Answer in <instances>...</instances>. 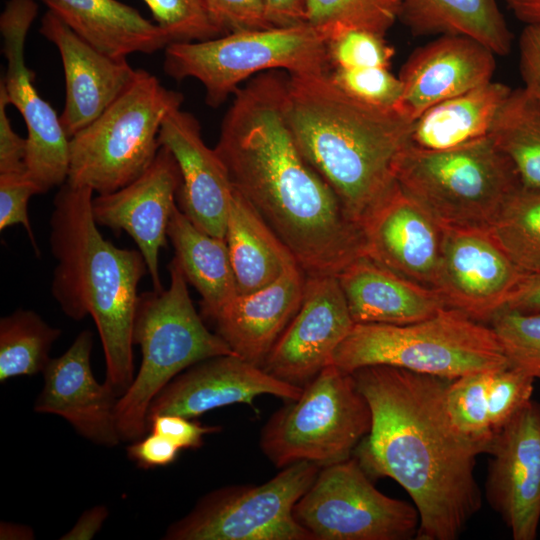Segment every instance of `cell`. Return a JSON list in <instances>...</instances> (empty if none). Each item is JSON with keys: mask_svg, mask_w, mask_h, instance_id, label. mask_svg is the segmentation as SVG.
Listing matches in <instances>:
<instances>
[{"mask_svg": "<svg viewBox=\"0 0 540 540\" xmlns=\"http://www.w3.org/2000/svg\"><path fill=\"white\" fill-rule=\"evenodd\" d=\"M267 20L272 28H287L306 23L305 0H264Z\"/></svg>", "mask_w": 540, "mask_h": 540, "instance_id": "46", "label": "cell"}, {"mask_svg": "<svg viewBox=\"0 0 540 540\" xmlns=\"http://www.w3.org/2000/svg\"><path fill=\"white\" fill-rule=\"evenodd\" d=\"M399 19L415 36H466L499 56L512 47V33L496 0H400Z\"/></svg>", "mask_w": 540, "mask_h": 540, "instance_id": "31", "label": "cell"}, {"mask_svg": "<svg viewBox=\"0 0 540 540\" xmlns=\"http://www.w3.org/2000/svg\"><path fill=\"white\" fill-rule=\"evenodd\" d=\"M39 1L83 40L115 58L151 54L171 43L157 23L118 0Z\"/></svg>", "mask_w": 540, "mask_h": 540, "instance_id": "27", "label": "cell"}, {"mask_svg": "<svg viewBox=\"0 0 540 540\" xmlns=\"http://www.w3.org/2000/svg\"><path fill=\"white\" fill-rule=\"evenodd\" d=\"M396 180L444 227L490 228L522 187L514 165L490 136L441 151L410 144Z\"/></svg>", "mask_w": 540, "mask_h": 540, "instance_id": "8", "label": "cell"}, {"mask_svg": "<svg viewBox=\"0 0 540 540\" xmlns=\"http://www.w3.org/2000/svg\"><path fill=\"white\" fill-rule=\"evenodd\" d=\"M331 364L349 373L388 365L454 380L510 363L490 326L445 308L411 324L355 323Z\"/></svg>", "mask_w": 540, "mask_h": 540, "instance_id": "6", "label": "cell"}, {"mask_svg": "<svg viewBox=\"0 0 540 540\" xmlns=\"http://www.w3.org/2000/svg\"><path fill=\"white\" fill-rule=\"evenodd\" d=\"M354 324L337 276L306 275L301 305L261 368L303 389L331 364Z\"/></svg>", "mask_w": 540, "mask_h": 540, "instance_id": "16", "label": "cell"}, {"mask_svg": "<svg viewBox=\"0 0 540 540\" xmlns=\"http://www.w3.org/2000/svg\"><path fill=\"white\" fill-rule=\"evenodd\" d=\"M33 310L17 309L0 320V382L43 372L61 336Z\"/></svg>", "mask_w": 540, "mask_h": 540, "instance_id": "33", "label": "cell"}, {"mask_svg": "<svg viewBox=\"0 0 540 540\" xmlns=\"http://www.w3.org/2000/svg\"><path fill=\"white\" fill-rule=\"evenodd\" d=\"M372 415L353 456L371 479L400 484L418 510L416 540H456L480 510L476 459L488 445L463 434L446 405L451 380L388 365L352 372Z\"/></svg>", "mask_w": 540, "mask_h": 540, "instance_id": "2", "label": "cell"}, {"mask_svg": "<svg viewBox=\"0 0 540 540\" xmlns=\"http://www.w3.org/2000/svg\"><path fill=\"white\" fill-rule=\"evenodd\" d=\"M354 323L405 325L448 308L433 288L362 255L337 275Z\"/></svg>", "mask_w": 540, "mask_h": 540, "instance_id": "25", "label": "cell"}, {"mask_svg": "<svg viewBox=\"0 0 540 540\" xmlns=\"http://www.w3.org/2000/svg\"><path fill=\"white\" fill-rule=\"evenodd\" d=\"M183 95L143 69L89 125L70 138L67 183L98 194L116 191L138 178L159 148L166 116L181 108Z\"/></svg>", "mask_w": 540, "mask_h": 540, "instance_id": "7", "label": "cell"}, {"mask_svg": "<svg viewBox=\"0 0 540 540\" xmlns=\"http://www.w3.org/2000/svg\"><path fill=\"white\" fill-rule=\"evenodd\" d=\"M330 70L288 73L285 113L302 155L361 228L397 184L413 121L396 107L348 95L331 80Z\"/></svg>", "mask_w": 540, "mask_h": 540, "instance_id": "3", "label": "cell"}, {"mask_svg": "<svg viewBox=\"0 0 540 540\" xmlns=\"http://www.w3.org/2000/svg\"><path fill=\"white\" fill-rule=\"evenodd\" d=\"M287 82L286 71L270 70L240 86L214 150L304 273L337 276L365 255L362 231L299 150L285 113Z\"/></svg>", "mask_w": 540, "mask_h": 540, "instance_id": "1", "label": "cell"}, {"mask_svg": "<svg viewBox=\"0 0 540 540\" xmlns=\"http://www.w3.org/2000/svg\"><path fill=\"white\" fill-rule=\"evenodd\" d=\"M180 449L166 437L151 432L127 447L128 457L139 467L150 469L167 466L175 461Z\"/></svg>", "mask_w": 540, "mask_h": 540, "instance_id": "45", "label": "cell"}, {"mask_svg": "<svg viewBox=\"0 0 540 540\" xmlns=\"http://www.w3.org/2000/svg\"><path fill=\"white\" fill-rule=\"evenodd\" d=\"M302 388L283 382L237 355H219L187 368L173 378L151 402L147 421L160 414L186 418L235 403L255 408L263 394L286 402L297 399Z\"/></svg>", "mask_w": 540, "mask_h": 540, "instance_id": "20", "label": "cell"}, {"mask_svg": "<svg viewBox=\"0 0 540 540\" xmlns=\"http://www.w3.org/2000/svg\"><path fill=\"white\" fill-rule=\"evenodd\" d=\"M489 324L509 363L540 380V312L501 309Z\"/></svg>", "mask_w": 540, "mask_h": 540, "instance_id": "36", "label": "cell"}, {"mask_svg": "<svg viewBox=\"0 0 540 540\" xmlns=\"http://www.w3.org/2000/svg\"><path fill=\"white\" fill-rule=\"evenodd\" d=\"M495 53L460 35H441L420 47L403 65L397 109L411 121L433 105L492 80Z\"/></svg>", "mask_w": 540, "mask_h": 540, "instance_id": "22", "label": "cell"}, {"mask_svg": "<svg viewBox=\"0 0 540 540\" xmlns=\"http://www.w3.org/2000/svg\"><path fill=\"white\" fill-rule=\"evenodd\" d=\"M109 515L104 505H96L82 513L75 525L60 539L61 540H89L101 529Z\"/></svg>", "mask_w": 540, "mask_h": 540, "instance_id": "48", "label": "cell"}, {"mask_svg": "<svg viewBox=\"0 0 540 540\" xmlns=\"http://www.w3.org/2000/svg\"><path fill=\"white\" fill-rule=\"evenodd\" d=\"M34 538V532L29 526L11 522H1L0 524V539L2 540H30Z\"/></svg>", "mask_w": 540, "mask_h": 540, "instance_id": "50", "label": "cell"}, {"mask_svg": "<svg viewBox=\"0 0 540 540\" xmlns=\"http://www.w3.org/2000/svg\"><path fill=\"white\" fill-rule=\"evenodd\" d=\"M485 497L514 540H534L540 523V402H527L493 437Z\"/></svg>", "mask_w": 540, "mask_h": 540, "instance_id": "14", "label": "cell"}, {"mask_svg": "<svg viewBox=\"0 0 540 540\" xmlns=\"http://www.w3.org/2000/svg\"><path fill=\"white\" fill-rule=\"evenodd\" d=\"M502 309L540 312V272L524 274Z\"/></svg>", "mask_w": 540, "mask_h": 540, "instance_id": "47", "label": "cell"}, {"mask_svg": "<svg viewBox=\"0 0 540 540\" xmlns=\"http://www.w3.org/2000/svg\"><path fill=\"white\" fill-rule=\"evenodd\" d=\"M535 378L508 364L451 380L446 405L456 427L490 445L495 434L531 400Z\"/></svg>", "mask_w": 540, "mask_h": 540, "instance_id": "26", "label": "cell"}, {"mask_svg": "<svg viewBox=\"0 0 540 540\" xmlns=\"http://www.w3.org/2000/svg\"><path fill=\"white\" fill-rule=\"evenodd\" d=\"M225 240L238 294L268 286L297 264L286 245L236 189Z\"/></svg>", "mask_w": 540, "mask_h": 540, "instance_id": "30", "label": "cell"}, {"mask_svg": "<svg viewBox=\"0 0 540 540\" xmlns=\"http://www.w3.org/2000/svg\"><path fill=\"white\" fill-rule=\"evenodd\" d=\"M518 47L523 88L540 101V25H525Z\"/></svg>", "mask_w": 540, "mask_h": 540, "instance_id": "44", "label": "cell"}, {"mask_svg": "<svg viewBox=\"0 0 540 540\" xmlns=\"http://www.w3.org/2000/svg\"><path fill=\"white\" fill-rule=\"evenodd\" d=\"M92 348L93 334L83 330L65 353L50 359L42 372L44 385L34 411L58 415L89 441L113 447L121 440L116 419L120 396L108 382L100 384L95 379Z\"/></svg>", "mask_w": 540, "mask_h": 540, "instance_id": "18", "label": "cell"}, {"mask_svg": "<svg viewBox=\"0 0 540 540\" xmlns=\"http://www.w3.org/2000/svg\"><path fill=\"white\" fill-rule=\"evenodd\" d=\"M213 25L222 35L272 28L265 13L264 0H203Z\"/></svg>", "mask_w": 540, "mask_h": 540, "instance_id": "41", "label": "cell"}, {"mask_svg": "<svg viewBox=\"0 0 540 540\" xmlns=\"http://www.w3.org/2000/svg\"><path fill=\"white\" fill-rule=\"evenodd\" d=\"M181 185L180 169L171 151L160 146L150 166L134 181L92 200L99 226L125 231L143 255L153 290L164 288L159 274V253L167 245L168 226Z\"/></svg>", "mask_w": 540, "mask_h": 540, "instance_id": "17", "label": "cell"}, {"mask_svg": "<svg viewBox=\"0 0 540 540\" xmlns=\"http://www.w3.org/2000/svg\"><path fill=\"white\" fill-rule=\"evenodd\" d=\"M305 280L295 264L268 286L238 294L212 320L215 333L235 355L262 367L301 305Z\"/></svg>", "mask_w": 540, "mask_h": 540, "instance_id": "24", "label": "cell"}, {"mask_svg": "<svg viewBox=\"0 0 540 540\" xmlns=\"http://www.w3.org/2000/svg\"><path fill=\"white\" fill-rule=\"evenodd\" d=\"M488 229L521 272H540V192L521 187Z\"/></svg>", "mask_w": 540, "mask_h": 540, "instance_id": "34", "label": "cell"}, {"mask_svg": "<svg viewBox=\"0 0 540 540\" xmlns=\"http://www.w3.org/2000/svg\"><path fill=\"white\" fill-rule=\"evenodd\" d=\"M371 424L353 374L330 364L272 414L261 430L260 449L277 468L300 461L322 468L353 456Z\"/></svg>", "mask_w": 540, "mask_h": 540, "instance_id": "10", "label": "cell"}, {"mask_svg": "<svg viewBox=\"0 0 540 540\" xmlns=\"http://www.w3.org/2000/svg\"><path fill=\"white\" fill-rule=\"evenodd\" d=\"M489 136L514 165L522 188L540 192V101L523 87L512 89Z\"/></svg>", "mask_w": 540, "mask_h": 540, "instance_id": "32", "label": "cell"}, {"mask_svg": "<svg viewBox=\"0 0 540 540\" xmlns=\"http://www.w3.org/2000/svg\"><path fill=\"white\" fill-rule=\"evenodd\" d=\"M168 238L173 259L201 296L202 317L212 321L238 295L226 240L196 227L178 204L169 221Z\"/></svg>", "mask_w": 540, "mask_h": 540, "instance_id": "29", "label": "cell"}, {"mask_svg": "<svg viewBox=\"0 0 540 540\" xmlns=\"http://www.w3.org/2000/svg\"><path fill=\"white\" fill-rule=\"evenodd\" d=\"M171 43L204 41L221 36L203 0H144Z\"/></svg>", "mask_w": 540, "mask_h": 540, "instance_id": "37", "label": "cell"}, {"mask_svg": "<svg viewBox=\"0 0 540 540\" xmlns=\"http://www.w3.org/2000/svg\"><path fill=\"white\" fill-rule=\"evenodd\" d=\"M8 96L0 83V174L26 172V138L13 129L7 114Z\"/></svg>", "mask_w": 540, "mask_h": 540, "instance_id": "43", "label": "cell"}, {"mask_svg": "<svg viewBox=\"0 0 540 540\" xmlns=\"http://www.w3.org/2000/svg\"><path fill=\"white\" fill-rule=\"evenodd\" d=\"M514 16L525 25H540V0H504Z\"/></svg>", "mask_w": 540, "mask_h": 540, "instance_id": "49", "label": "cell"}, {"mask_svg": "<svg viewBox=\"0 0 540 540\" xmlns=\"http://www.w3.org/2000/svg\"><path fill=\"white\" fill-rule=\"evenodd\" d=\"M511 90L507 85L491 80L433 105L413 121L411 145L441 151L489 137L494 120Z\"/></svg>", "mask_w": 540, "mask_h": 540, "instance_id": "28", "label": "cell"}, {"mask_svg": "<svg viewBox=\"0 0 540 540\" xmlns=\"http://www.w3.org/2000/svg\"><path fill=\"white\" fill-rule=\"evenodd\" d=\"M159 143L171 151L180 169V210L200 230L225 239L235 188L214 148L204 142L198 119L181 108L171 111L162 123Z\"/></svg>", "mask_w": 540, "mask_h": 540, "instance_id": "21", "label": "cell"}, {"mask_svg": "<svg viewBox=\"0 0 540 540\" xmlns=\"http://www.w3.org/2000/svg\"><path fill=\"white\" fill-rule=\"evenodd\" d=\"M355 457L322 467L293 508L314 540H410L420 516L415 505L380 492Z\"/></svg>", "mask_w": 540, "mask_h": 540, "instance_id": "12", "label": "cell"}, {"mask_svg": "<svg viewBox=\"0 0 540 540\" xmlns=\"http://www.w3.org/2000/svg\"><path fill=\"white\" fill-rule=\"evenodd\" d=\"M37 13L35 0H8L5 4L0 16V32L7 71L0 83L9 104L17 108L26 124V172L41 193H45L67 181L70 138L60 116L38 93L35 73L25 63V41Z\"/></svg>", "mask_w": 540, "mask_h": 540, "instance_id": "13", "label": "cell"}, {"mask_svg": "<svg viewBox=\"0 0 540 540\" xmlns=\"http://www.w3.org/2000/svg\"><path fill=\"white\" fill-rule=\"evenodd\" d=\"M168 269V288L139 294L133 342L141 348L142 362L117 403L121 440L136 441L145 435L151 402L181 372L211 357L235 355L196 312L188 282L174 259Z\"/></svg>", "mask_w": 540, "mask_h": 540, "instance_id": "5", "label": "cell"}, {"mask_svg": "<svg viewBox=\"0 0 540 540\" xmlns=\"http://www.w3.org/2000/svg\"><path fill=\"white\" fill-rule=\"evenodd\" d=\"M443 230L397 183L361 224L364 253L397 274L434 289Z\"/></svg>", "mask_w": 540, "mask_h": 540, "instance_id": "19", "label": "cell"}, {"mask_svg": "<svg viewBox=\"0 0 540 540\" xmlns=\"http://www.w3.org/2000/svg\"><path fill=\"white\" fill-rule=\"evenodd\" d=\"M331 80L348 95L371 105L397 107L402 83L389 68H332Z\"/></svg>", "mask_w": 540, "mask_h": 540, "instance_id": "39", "label": "cell"}, {"mask_svg": "<svg viewBox=\"0 0 540 540\" xmlns=\"http://www.w3.org/2000/svg\"><path fill=\"white\" fill-rule=\"evenodd\" d=\"M39 31L61 56L66 96L60 120L71 138L104 112L129 85L137 69L126 58L94 48L49 10L41 19Z\"/></svg>", "mask_w": 540, "mask_h": 540, "instance_id": "23", "label": "cell"}, {"mask_svg": "<svg viewBox=\"0 0 540 540\" xmlns=\"http://www.w3.org/2000/svg\"><path fill=\"white\" fill-rule=\"evenodd\" d=\"M148 429L172 441L179 449H198L203 445V437L221 430L219 426H203L175 414H160L148 421Z\"/></svg>", "mask_w": 540, "mask_h": 540, "instance_id": "42", "label": "cell"}, {"mask_svg": "<svg viewBox=\"0 0 540 540\" xmlns=\"http://www.w3.org/2000/svg\"><path fill=\"white\" fill-rule=\"evenodd\" d=\"M93 193L66 182L54 197L49 221L56 260L51 292L69 318H93L105 356V381L121 397L135 377L138 285L148 269L139 250L119 248L100 233L92 212Z\"/></svg>", "mask_w": 540, "mask_h": 540, "instance_id": "4", "label": "cell"}, {"mask_svg": "<svg viewBox=\"0 0 540 540\" xmlns=\"http://www.w3.org/2000/svg\"><path fill=\"white\" fill-rule=\"evenodd\" d=\"M330 69L328 39L307 23L241 30L204 41L170 43L164 49L165 73L176 80H198L206 103L213 108L233 96L243 81L260 73Z\"/></svg>", "mask_w": 540, "mask_h": 540, "instance_id": "9", "label": "cell"}, {"mask_svg": "<svg viewBox=\"0 0 540 540\" xmlns=\"http://www.w3.org/2000/svg\"><path fill=\"white\" fill-rule=\"evenodd\" d=\"M35 194L42 193L27 172L0 174V230L21 224L39 256V246L28 215V201Z\"/></svg>", "mask_w": 540, "mask_h": 540, "instance_id": "40", "label": "cell"}, {"mask_svg": "<svg viewBox=\"0 0 540 540\" xmlns=\"http://www.w3.org/2000/svg\"><path fill=\"white\" fill-rule=\"evenodd\" d=\"M399 12L400 0H305L306 23L328 41L350 29L385 36Z\"/></svg>", "mask_w": 540, "mask_h": 540, "instance_id": "35", "label": "cell"}, {"mask_svg": "<svg viewBox=\"0 0 540 540\" xmlns=\"http://www.w3.org/2000/svg\"><path fill=\"white\" fill-rule=\"evenodd\" d=\"M523 275L488 228L444 227L434 289L448 308L489 323Z\"/></svg>", "mask_w": 540, "mask_h": 540, "instance_id": "15", "label": "cell"}, {"mask_svg": "<svg viewBox=\"0 0 540 540\" xmlns=\"http://www.w3.org/2000/svg\"><path fill=\"white\" fill-rule=\"evenodd\" d=\"M321 467L300 461L261 485H234L206 494L172 523L165 540H314L293 515Z\"/></svg>", "mask_w": 540, "mask_h": 540, "instance_id": "11", "label": "cell"}, {"mask_svg": "<svg viewBox=\"0 0 540 540\" xmlns=\"http://www.w3.org/2000/svg\"><path fill=\"white\" fill-rule=\"evenodd\" d=\"M394 54L383 35L368 30H346L328 41L331 69L389 68Z\"/></svg>", "mask_w": 540, "mask_h": 540, "instance_id": "38", "label": "cell"}]
</instances>
